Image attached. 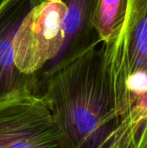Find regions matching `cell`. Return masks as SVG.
Wrapping results in <instances>:
<instances>
[{"label":"cell","instance_id":"6da1fadb","mask_svg":"<svg viewBox=\"0 0 147 148\" xmlns=\"http://www.w3.org/2000/svg\"><path fill=\"white\" fill-rule=\"evenodd\" d=\"M39 97L67 148H133L114 108L102 45L50 75Z\"/></svg>","mask_w":147,"mask_h":148},{"label":"cell","instance_id":"7a4b0ae2","mask_svg":"<svg viewBox=\"0 0 147 148\" xmlns=\"http://www.w3.org/2000/svg\"><path fill=\"white\" fill-rule=\"evenodd\" d=\"M102 48L115 111L138 148L147 127V0H129L120 31Z\"/></svg>","mask_w":147,"mask_h":148},{"label":"cell","instance_id":"3957f363","mask_svg":"<svg viewBox=\"0 0 147 148\" xmlns=\"http://www.w3.org/2000/svg\"><path fill=\"white\" fill-rule=\"evenodd\" d=\"M66 6L62 0H40L23 19L14 38L15 64L36 75L61 51Z\"/></svg>","mask_w":147,"mask_h":148},{"label":"cell","instance_id":"277c9868","mask_svg":"<svg viewBox=\"0 0 147 148\" xmlns=\"http://www.w3.org/2000/svg\"><path fill=\"white\" fill-rule=\"evenodd\" d=\"M0 148H67L40 97L0 108Z\"/></svg>","mask_w":147,"mask_h":148},{"label":"cell","instance_id":"5b68a950","mask_svg":"<svg viewBox=\"0 0 147 148\" xmlns=\"http://www.w3.org/2000/svg\"><path fill=\"white\" fill-rule=\"evenodd\" d=\"M40 0L0 2V108L39 97L35 75H25L15 64L14 38L27 13Z\"/></svg>","mask_w":147,"mask_h":148},{"label":"cell","instance_id":"8992f818","mask_svg":"<svg viewBox=\"0 0 147 148\" xmlns=\"http://www.w3.org/2000/svg\"><path fill=\"white\" fill-rule=\"evenodd\" d=\"M66 6L63 21L64 41L57 56L37 75L39 95L47 78L101 43L94 26L95 0H62Z\"/></svg>","mask_w":147,"mask_h":148},{"label":"cell","instance_id":"52a82bcc","mask_svg":"<svg viewBox=\"0 0 147 148\" xmlns=\"http://www.w3.org/2000/svg\"><path fill=\"white\" fill-rule=\"evenodd\" d=\"M129 0H95L94 26L101 43L113 39L120 31Z\"/></svg>","mask_w":147,"mask_h":148},{"label":"cell","instance_id":"ba28073f","mask_svg":"<svg viewBox=\"0 0 147 148\" xmlns=\"http://www.w3.org/2000/svg\"><path fill=\"white\" fill-rule=\"evenodd\" d=\"M139 148H147V128L144 135H143V137H142V140L140 141Z\"/></svg>","mask_w":147,"mask_h":148}]
</instances>
